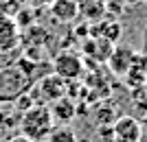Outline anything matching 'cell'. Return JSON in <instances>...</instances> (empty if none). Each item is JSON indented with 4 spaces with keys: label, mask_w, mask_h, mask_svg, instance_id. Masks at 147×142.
Here are the masks:
<instances>
[{
    "label": "cell",
    "mask_w": 147,
    "mask_h": 142,
    "mask_svg": "<svg viewBox=\"0 0 147 142\" xmlns=\"http://www.w3.org/2000/svg\"><path fill=\"white\" fill-rule=\"evenodd\" d=\"M20 44V29L16 20L0 15V53L13 50Z\"/></svg>",
    "instance_id": "cell-7"
},
{
    "label": "cell",
    "mask_w": 147,
    "mask_h": 142,
    "mask_svg": "<svg viewBox=\"0 0 147 142\" xmlns=\"http://www.w3.org/2000/svg\"><path fill=\"white\" fill-rule=\"evenodd\" d=\"M49 9L51 15L61 24H70L79 18V0H51Z\"/></svg>",
    "instance_id": "cell-6"
},
{
    "label": "cell",
    "mask_w": 147,
    "mask_h": 142,
    "mask_svg": "<svg viewBox=\"0 0 147 142\" xmlns=\"http://www.w3.org/2000/svg\"><path fill=\"white\" fill-rule=\"evenodd\" d=\"M103 0H79V15L86 18H101L103 15Z\"/></svg>",
    "instance_id": "cell-11"
},
{
    "label": "cell",
    "mask_w": 147,
    "mask_h": 142,
    "mask_svg": "<svg viewBox=\"0 0 147 142\" xmlns=\"http://www.w3.org/2000/svg\"><path fill=\"white\" fill-rule=\"evenodd\" d=\"M53 127H55V118L51 114L49 105H42V103L26 107L20 118V133H24L33 142L44 140Z\"/></svg>",
    "instance_id": "cell-1"
},
{
    "label": "cell",
    "mask_w": 147,
    "mask_h": 142,
    "mask_svg": "<svg viewBox=\"0 0 147 142\" xmlns=\"http://www.w3.org/2000/svg\"><path fill=\"white\" fill-rule=\"evenodd\" d=\"M49 109H51V114H53V118L61 120L64 125L70 123V120H73V116H75V103L68 99L66 94H64V96H59L57 101H53Z\"/></svg>",
    "instance_id": "cell-9"
},
{
    "label": "cell",
    "mask_w": 147,
    "mask_h": 142,
    "mask_svg": "<svg viewBox=\"0 0 147 142\" xmlns=\"http://www.w3.org/2000/svg\"><path fill=\"white\" fill-rule=\"evenodd\" d=\"M134 61H136V55H134V50L127 48V46H117V48H112L110 57H108L110 70L117 72V74H125L129 68H132Z\"/></svg>",
    "instance_id": "cell-8"
},
{
    "label": "cell",
    "mask_w": 147,
    "mask_h": 142,
    "mask_svg": "<svg viewBox=\"0 0 147 142\" xmlns=\"http://www.w3.org/2000/svg\"><path fill=\"white\" fill-rule=\"evenodd\" d=\"M29 2H37V5H44V2H51V0H29Z\"/></svg>",
    "instance_id": "cell-13"
},
{
    "label": "cell",
    "mask_w": 147,
    "mask_h": 142,
    "mask_svg": "<svg viewBox=\"0 0 147 142\" xmlns=\"http://www.w3.org/2000/svg\"><path fill=\"white\" fill-rule=\"evenodd\" d=\"M44 140H46V142H77V133H75L73 127L59 125V127H53Z\"/></svg>",
    "instance_id": "cell-10"
},
{
    "label": "cell",
    "mask_w": 147,
    "mask_h": 142,
    "mask_svg": "<svg viewBox=\"0 0 147 142\" xmlns=\"http://www.w3.org/2000/svg\"><path fill=\"white\" fill-rule=\"evenodd\" d=\"M141 142H143V140H141Z\"/></svg>",
    "instance_id": "cell-14"
},
{
    "label": "cell",
    "mask_w": 147,
    "mask_h": 142,
    "mask_svg": "<svg viewBox=\"0 0 147 142\" xmlns=\"http://www.w3.org/2000/svg\"><path fill=\"white\" fill-rule=\"evenodd\" d=\"M64 94H66V81L59 79L57 74H46L44 79L37 81V96H40L42 105L53 103V101H57Z\"/></svg>",
    "instance_id": "cell-5"
},
{
    "label": "cell",
    "mask_w": 147,
    "mask_h": 142,
    "mask_svg": "<svg viewBox=\"0 0 147 142\" xmlns=\"http://www.w3.org/2000/svg\"><path fill=\"white\" fill-rule=\"evenodd\" d=\"M31 90V77L20 66L0 70V101H16Z\"/></svg>",
    "instance_id": "cell-2"
},
{
    "label": "cell",
    "mask_w": 147,
    "mask_h": 142,
    "mask_svg": "<svg viewBox=\"0 0 147 142\" xmlns=\"http://www.w3.org/2000/svg\"><path fill=\"white\" fill-rule=\"evenodd\" d=\"M7 142H33L31 138H26L24 133H18V136H13V138H9Z\"/></svg>",
    "instance_id": "cell-12"
},
{
    "label": "cell",
    "mask_w": 147,
    "mask_h": 142,
    "mask_svg": "<svg viewBox=\"0 0 147 142\" xmlns=\"http://www.w3.org/2000/svg\"><path fill=\"white\" fill-rule=\"evenodd\" d=\"M53 68H55V74L64 81H75L79 79L81 72H84V61L75 53H59L53 61Z\"/></svg>",
    "instance_id": "cell-4"
},
{
    "label": "cell",
    "mask_w": 147,
    "mask_h": 142,
    "mask_svg": "<svg viewBox=\"0 0 147 142\" xmlns=\"http://www.w3.org/2000/svg\"><path fill=\"white\" fill-rule=\"evenodd\" d=\"M112 140L114 142H141L143 129L134 116H119L112 123Z\"/></svg>",
    "instance_id": "cell-3"
}]
</instances>
